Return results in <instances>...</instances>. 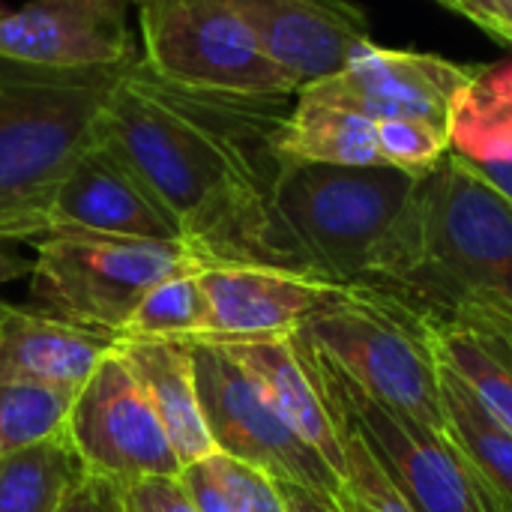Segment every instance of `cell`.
Wrapping results in <instances>:
<instances>
[{
  "label": "cell",
  "mask_w": 512,
  "mask_h": 512,
  "mask_svg": "<svg viewBox=\"0 0 512 512\" xmlns=\"http://www.w3.org/2000/svg\"><path fill=\"white\" fill-rule=\"evenodd\" d=\"M288 102L192 93L132 60L96 126V144L126 165L207 267L306 270L285 234L273 183Z\"/></svg>",
  "instance_id": "1"
},
{
  "label": "cell",
  "mask_w": 512,
  "mask_h": 512,
  "mask_svg": "<svg viewBox=\"0 0 512 512\" xmlns=\"http://www.w3.org/2000/svg\"><path fill=\"white\" fill-rule=\"evenodd\" d=\"M273 207L306 267L351 288L393 273L420 237V180L393 165L282 159Z\"/></svg>",
  "instance_id": "2"
},
{
  "label": "cell",
  "mask_w": 512,
  "mask_h": 512,
  "mask_svg": "<svg viewBox=\"0 0 512 512\" xmlns=\"http://www.w3.org/2000/svg\"><path fill=\"white\" fill-rule=\"evenodd\" d=\"M123 69H51L0 57V240L45 234L48 198L96 144Z\"/></svg>",
  "instance_id": "3"
},
{
  "label": "cell",
  "mask_w": 512,
  "mask_h": 512,
  "mask_svg": "<svg viewBox=\"0 0 512 512\" xmlns=\"http://www.w3.org/2000/svg\"><path fill=\"white\" fill-rule=\"evenodd\" d=\"M402 309L447 297H492L512 306V204L447 150L420 180V240L414 255L366 288Z\"/></svg>",
  "instance_id": "4"
},
{
  "label": "cell",
  "mask_w": 512,
  "mask_h": 512,
  "mask_svg": "<svg viewBox=\"0 0 512 512\" xmlns=\"http://www.w3.org/2000/svg\"><path fill=\"white\" fill-rule=\"evenodd\" d=\"M30 297L39 312L120 339L132 309L159 282L207 270L186 243L54 231L33 240Z\"/></svg>",
  "instance_id": "5"
},
{
  "label": "cell",
  "mask_w": 512,
  "mask_h": 512,
  "mask_svg": "<svg viewBox=\"0 0 512 512\" xmlns=\"http://www.w3.org/2000/svg\"><path fill=\"white\" fill-rule=\"evenodd\" d=\"M297 333L369 399L444 435L435 351L423 327L396 303L345 285Z\"/></svg>",
  "instance_id": "6"
},
{
  "label": "cell",
  "mask_w": 512,
  "mask_h": 512,
  "mask_svg": "<svg viewBox=\"0 0 512 512\" xmlns=\"http://www.w3.org/2000/svg\"><path fill=\"white\" fill-rule=\"evenodd\" d=\"M138 33L141 63L171 87L243 102H288L300 90L219 0H153L138 9Z\"/></svg>",
  "instance_id": "7"
},
{
  "label": "cell",
  "mask_w": 512,
  "mask_h": 512,
  "mask_svg": "<svg viewBox=\"0 0 512 512\" xmlns=\"http://www.w3.org/2000/svg\"><path fill=\"white\" fill-rule=\"evenodd\" d=\"M297 342L333 420L348 426L366 444L411 510L507 512L441 432L369 399L309 342H303L300 333Z\"/></svg>",
  "instance_id": "8"
},
{
  "label": "cell",
  "mask_w": 512,
  "mask_h": 512,
  "mask_svg": "<svg viewBox=\"0 0 512 512\" xmlns=\"http://www.w3.org/2000/svg\"><path fill=\"white\" fill-rule=\"evenodd\" d=\"M216 453L240 459L276 483L312 492L333 512L351 510L345 480L267 405L249 375L210 339L186 342Z\"/></svg>",
  "instance_id": "9"
},
{
  "label": "cell",
  "mask_w": 512,
  "mask_h": 512,
  "mask_svg": "<svg viewBox=\"0 0 512 512\" xmlns=\"http://www.w3.org/2000/svg\"><path fill=\"white\" fill-rule=\"evenodd\" d=\"M66 438L84 471L120 489L147 477H180L183 471L150 399L117 348L72 399Z\"/></svg>",
  "instance_id": "10"
},
{
  "label": "cell",
  "mask_w": 512,
  "mask_h": 512,
  "mask_svg": "<svg viewBox=\"0 0 512 512\" xmlns=\"http://www.w3.org/2000/svg\"><path fill=\"white\" fill-rule=\"evenodd\" d=\"M474 69L438 54L390 51L369 39L351 54L342 72L303 84L300 93L351 108L375 123L417 120L450 138L453 99L471 81Z\"/></svg>",
  "instance_id": "11"
},
{
  "label": "cell",
  "mask_w": 512,
  "mask_h": 512,
  "mask_svg": "<svg viewBox=\"0 0 512 512\" xmlns=\"http://www.w3.org/2000/svg\"><path fill=\"white\" fill-rule=\"evenodd\" d=\"M129 0H30L0 15V57L51 69H120L135 57Z\"/></svg>",
  "instance_id": "12"
},
{
  "label": "cell",
  "mask_w": 512,
  "mask_h": 512,
  "mask_svg": "<svg viewBox=\"0 0 512 512\" xmlns=\"http://www.w3.org/2000/svg\"><path fill=\"white\" fill-rule=\"evenodd\" d=\"M408 315L429 336L438 363H444L512 435L510 303L492 297H447Z\"/></svg>",
  "instance_id": "13"
},
{
  "label": "cell",
  "mask_w": 512,
  "mask_h": 512,
  "mask_svg": "<svg viewBox=\"0 0 512 512\" xmlns=\"http://www.w3.org/2000/svg\"><path fill=\"white\" fill-rule=\"evenodd\" d=\"M345 285L306 270L285 267H207L201 291L207 300V339H249L297 333L315 312L333 303Z\"/></svg>",
  "instance_id": "14"
},
{
  "label": "cell",
  "mask_w": 512,
  "mask_h": 512,
  "mask_svg": "<svg viewBox=\"0 0 512 512\" xmlns=\"http://www.w3.org/2000/svg\"><path fill=\"white\" fill-rule=\"evenodd\" d=\"M261 48L303 84L336 75L369 42V18L348 0H219Z\"/></svg>",
  "instance_id": "15"
},
{
  "label": "cell",
  "mask_w": 512,
  "mask_h": 512,
  "mask_svg": "<svg viewBox=\"0 0 512 512\" xmlns=\"http://www.w3.org/2000/svg\"><path fill=\"white\" fill-rule=\"evenodd\" d=\"M54 231L183 243L156 198L99 144L84 150L54 186L45 207V234Z\"/></svg>",
  "instance_id": "16"
},
{
  "label": "cell",
  "mask_w": 512,
  "mask_h": 512,
  "mask_svg": "<svg viewBox=\"0 0 512 512\" xmlns=\"http://www.w3.org/2000/svg\"><path fill=\"white\" fill-rule=\"evenodd\" d=\"M117 339L0 300V384L75 399Z\"/></svg>",
  "instance_id": "17"
},
{
  "label": "cell",
  "mask_w": 512,
  "mask_h": 512,
  "mask_svg": "<svg viewBox=\"0 0 512 512\" xmlns=\"http://www.w3.org/2000/svg\"><path fill=\"white\" fill-rule=\"evenodd\" d=\"M216 342L258 387L267 405L345 480L342 438L333 414L309 372L297 333L288 336H249V339H210ZM348 486V483H345Z\"/></svg>",
  "instance_id": "18"
},
{
  "label": "cell",
  "mask_w": 512,
  "mask_h": 512,
  "mask_svg": "<svg viewBox=\"0 0 512 512\" xmlns=\"http://www.w3.org/2000/svg\"><path fill=\"white\" fill-rule=\"evenodd\" d=\"M117 351L150 399L180 465L186 468L213 456L216 447L207 432L189 345L168 339H117Z\"/></svg>",
  "instance_id": "19"
},
{
  "label": "cell",
  "mask_w": 512,
  "mask_h": 512,
  "mask_svg": "<svg viewBox=\"0 0 512 512\" xmlns=\"http://www.w3.org/2000/svg\"><path fill=\"white\" fill-rule=\"evenodd\" d=\"M276 150L291 162H318V165H387L378 147V123L321 99H312L297 90L294 108L285 114Z\"/></svg>",
  "instance_id": "20"
},
{
  "label": "cell",
  "mask_w": 512,
  "mask_h": 512,
  "mask_svg": "<svg viewBox=\"0 0 512 512\" xmlns=\"http://www.w3.org/2000/svg\"><path fill=\"white\" fill-rule=\"evenodd\" d=\"M438 372H441L444 438L462 453L468 468L498 498V504L512 512V435L474 399V393L444 363H438Z\"/></svg>",
  "instance_id": "21"
},
{
  "label": "cell",
  "mask_w": 512,
  "mask_h": 512,
  "mask_svg": "<svg viewBox=\"0 0 512 512\" xmlns=\"http://www.w3.org/2000/svg\"><path fill=\"white\" fill-rule=\"evenodd\" d=\"M450 150L468 162L512 159V60L477 66L450 111Z\"/></svg>",
  "instance_id": "22"
},
{
  "label": "cell",
  "mask_w": 512,
  "mask_h": 512,
  "mask_svg": "<svg viewBox=\"0 0 512 512\" xmlns=\"http://www.w3.org/2000/svg\"><path fill=\"white\" fill-rule=\"evenodd\" d=\"M84 474L66 432L0 459V512H54Z\"/></svg>",
  "instance_id": "23"
},
{
  "label": "cell",
  "mask_w": 512,
  "mask_h": 512,
  "mask_svg": "<svg viewBox=\"0 0 512 512\" xmlns=\"http://www.w3.org/2000/svg\"><path fill=\"white\" fill-rule=\"evenodd\" d=\"M210 318L207 300L201 291V270L180 273L156 288H150L141 303L132 309L120 339H168V342H195L207 339Z\"/></svg>",
  "instance_id": "24"
},
{
  "label": "cell",
  "mask_w": 512,
  "mask_h": 512,
  "mask_svg": "<svg viewBox=\"0 0 512 512\" xmlns=\"http://www.w3.org/2000/svg\"><path fill=\"white\" fill-rule=\"evenodd\" d=\"M69 405L72 399L51 390L0 384V459L63 435Z\"/></svg>",
  "instance_id": "25"
},
{
  "label": "cell",
  "mask_w": 512,
  "mask_h": 512,
  "mask_svg": "<svg viewBox=\"0 0 512 512\" xmlns=\"http://www.w3.org/2000/svg\"><path fill=\"white\" fill-rule=\"evenodd\" d=\"M378 147L387 165L423 180L429 177L450 150V138L417 120H381Z\"/></svg>",
  "instance_id": "26"
},
{
  "label": "cell",
  "mask_w": 512,
  "mask_h": 512,
  "mask_svg": "<svg viewBox=\"0 0 512 512\" xmlns=\"http://www.w3.org/2000/svg\"><path fill=\"white\" fill-rule=\"evenodd\" d=\"M336 423V420H333ZM339 438H342V453H345V483L351 495V510L354 512H414L405 498L396 492V486L387 480L375 456L366 450V444L342 423H336Z\"/></svg>",
  "instance_id": "27"
},
{
  "label": "cell",
  "mask_w": 512,
  "mask_h": 512,
  "mask_svg": "<svg viewBox=\"0 0 512 512\" xmlns=\"http://www.w3.org/2000/svg\"><path fill=\"white\" fill-rule=\"evenodd\" d=\"M201 465L207 468L210 480L216 483V489L225 495L234 512H285L279 483L264 471L225 453H213L201 459Z\"/></svg>",
  "instance_id": "28"
},
{
  "label": "cell",
  "mask_w": 512,
  "mask_h": 512,
  "mask_svg": "<svg viewBox=\"0 0 512 512\" xmlns=\"http://www.w3.org/2000/svg\"><path fill=\"white\" fill-rule=\"evenodd\" d=\"M129 512H201L180 477H147L123 486Z\"/></svg>",
  "instance_id": "29"
},
{
  "label": "cell",
  "mask_w": 512,
  "mask_h": 512,
  "mask_svg": "<svg viewBox=\"0 0 512 512\" xmlns=\"http://www.w3.org/2000/svg\"><path fill=\"white\" fill-rule=\"evenodd\" d=\"M54 512H129L123 489L105 477L84 471L63 495Z\"/></svg>",
  "instance_id": "30"
},
{
  "label": "cell",
  "mask_w": 512,
  "mask_h": 512,
  "mask_svg": "<svg viewBox=\"0 0 512 512\" xmlns=\"http://www.w3.org/2000/svg\"><path fill=\"white\" fill-rule=\"evenodd\" d=\"M438 3H444L453 12L465 15L468 21L483 27L489 36L512 45V30L507 18H504V12H501V0H438Z\"/></svg>",
  "instance_id": "31"
},
{
  "label": "cell",
  "mask_w": 512,
  "mask_h": 512,
  "mask_svg": "<svg viewBox=\"0 0 512 512\" xmlns=\"http://www.w3.org/2000/svg\"><path fill=\"white\" fill-rule=\"evenodd\" d=\"M180 480H183V486L189 489L192 501L198 504V510L201 512H234L231 510V504L225 501V495H222V492L216 489V483L210 480V474H207V468H204L201 462L186 465V468L180 471Z\"/></svg>",
  "instance_id": "32"
},
{
  "label": "cell",
  "mask_w": 512,
  "mask_h": 512,
  "mask_svg": "<svg viewBox=\"0 0 512 512\" xmlns=\"http://www.w3.org/2000/svg\"><path fill=\"white\" fill-rule=\"evenodd\" d=\"M468 168L474 174H480L495 192H501L512 204V159H507V162H468Z\"/></svg>",
  "instance_id": "33"
},
{
  "label": "cell",
  "mask_w": 512,
  "mask_h": 512,
  "mask_svg": "<svg viewBox=\"0 0 512 512\" xmlns=\"http://www.w3.org/2000/svg\"><path fill=\"white\" fill-rule=\"evenodd\" d=\"M279 495H282L285 512H333L324 501H318L312 492H306L300 486H291V483H279Z\"/></svg>",
  "instance_id": "34"
},
{
  "label": "cell",
  "mask_w": 512,
  "mask_h": 512,
  "mask_svg": "<svg viewBox=\"0 0 512 512\" xmlns=\"http://www.w3.org/2000/svg\"><path fill=\"white\" fill-rule=\"evenodd\" d=\"M30 267H33V261L21 258L18 252L9 249L6 240H0V285L15 282V279H21V276H30Z\"/></svg>",
  "instance_id": "35"
},
{
  "label": "cell",
  "mask_w": 512,
  "mask_h": 512,
  "mask_svg": "<svg viewBox=\"0 0 512 512\" xmlns=\"http://www.w3.org/2000/svg\"><path fill=\"white\" fill-rule=\"evenodd\" d=\"M501 12H504V18H507V24H510L512 30V0H501Z\"/></svg>",
  "instance_id": "36"
},
{
  "label": "cell",
  "mask_w": 512,
  "mask_h": 512,
  "mask_svg": "<svg viewBox=\"0 0 512 512\" xmlns=\"http://www.w3.org/2000/svg\"><path fill=\"white\" fill-rule=\"evenodd\" d=\"M129 3H135V6L141 9V6H147V3H153V0H129Z\"/></svg>",
  "instance_id": "37"
}]
</instances>
